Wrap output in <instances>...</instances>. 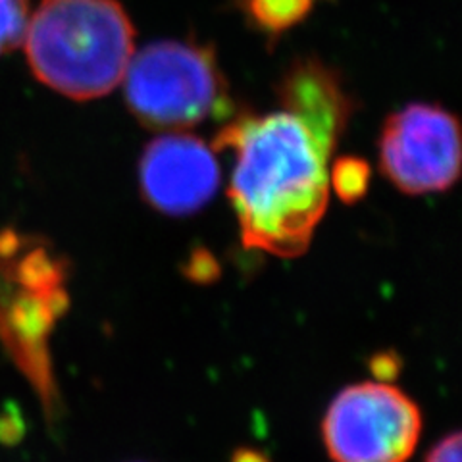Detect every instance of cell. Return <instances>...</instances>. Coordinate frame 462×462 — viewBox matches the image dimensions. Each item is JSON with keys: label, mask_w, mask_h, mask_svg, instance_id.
Listing matches in <instances>:
<instances>
[{"label": "cell", "mask_w": 462, "mask_h": 462, "mask_svg": "<svg viewBox=\"0 0 462 462\" xmlns=\"http://www.w3.org/2000/svg\"><path fill=\"white\" fill-rule=\"evenodd\" d=\"M278 100L282 110L231 120L214 149L236 151L227 195L245 247L293 258L324 218L329 158L355 105L337 71L314 58L285 71Z\"/></svg>", "instance_id": "cell-1"}, {"label": "cell", "mask_w": 462, "mask_h": 462, "mask_svg": "<svg viewBox=\"0 0 462 462\" xmlns=\"http://www.w3.org/2000/svg\"><path fill=\"white\" fill-rule=\"evenodd\" d=\"M135 29L118 0H41L23 39L33 76L74 100L112 93L132 62Z\"/></svg>", "instance_id": "cell-2"}, {"label": "cell", "mask_w": 462, "mask_h": 462, "mask_svg": "<svg viewBox=\"0 0 462 462\" xmlns=\"http://www.w3.org/2000/svg\"><path fill=\"white\" fill-rule=\"evenodd\" d=\"M125 103L144 127L183 132L231 112L226 78L210 47L158 41L132 56Z\"/></svg>", "instance_id": "cell-3"}, {"label": "cell", "mask_w": 462, "mask_h": 462, "mask_svg": "<svg viewBox=\"0 0 462 462\" xmlns=\"http://www.w3.org/2000/svg\"><path fill=\"white\" fill-rule=\"evenodd\" d=\"M322 430L336 462H404L420 438L422 416L397 387L366 382L343 389Z\"/></svg>", "instance_id": "cell-4"}, {"label": "cell", "mask_w": 462, "mask_h": 462, "mask_svg": "<svg viewBox=\"0 0 462 462\" xmlns=\"http://www.w3.org/2000/svg\"><path fill=\"white\" fill-rule=\"evenodd\" d=\"M462 166L457 116L439 105L412 103L385 120L380 135V168L407 195L447 191Z\"/></svg>", "instance_id": "cell-5"}, {"label": "cell", "mask_w": 462, "mask_h": 462, "mask_svg": "<svg viewBox=\"0 0 462 462\" xmlns=\"http://www.w3.org/2000/svg\"><path fill=\"white\" fill-rule=\"evenodd\" d=\"M143 199L166 216L205 208L220 187L214 149L193 135L171 132L151 141L139 162Z\"/></svg>", "instance_id": "cell-6"}, {"label": "cell", "mask_w": 462, "mask_h": 462, "mask_svg": "<svg viewBox=\"0 0 462 462\" xmlns=\"http://www.w3.org/2000/svg\"><path fill=\"white\" fill-rule=\"evenodd\" d=\"M314 0H245L249 18L266 33L280 35L305 20Z\"/></svg>", "instance_id": "cell-7"}, {"label": "cell", "mask_w": 462, "mask_h": 462, "mask_svg": "<svg viewBox=\"0 0 462 462\" xmlns=\"http://www.w3.org/2000/svg\"><path fill=\"white\" fill-rule=\"evenodd\" d=\"M370 183V168L365 161L355 156H341L334 162V170L329 171V185H334L336 193L343 202L360 200Z\"/></svg>", "instance_id": "cell-8"}, {"label": "cell", "mask_w": 462, "mask_h": 462, "mask_svg": "<svg viewBox=\"0 0 462 462\" xmlns=\"http://www.w3.org/2000/svg\"><path fill=\"white\" fill-rule=\"evenodd\" d=\"M29 23V0H0V56L23 45Z\"/></svg>", "instance_id": "cell-9"}, {"label": "cell", "mask_w": 462, "mask_h": 462, "mask_svg": "<svg viewBox=\"0 0 462 462\" xmlns=\"http://www.w3.org/2000/svg\"><path fill=\"white\" fill-rule=\"evenodd\" d=\"M426 462H460V433L455 431L453 436L443 438L430 451Z\"/></svg>", "instance_id": "cell-10"}, {"label": "cell", "mask_w": 462, "mask_h": 462, "mask_svg": "<svg viewBox=\"0 0 462 462\" xmlns=\"http://www.w3.org/2000/svg\"><path fill=\"white\" fill-rule=\"evenodd\" d=\"M372 370L380 380L387 382V380H393L395 375L399 374L401 363H399V358L395 355H385L383 353V355H378V356L372 358Z\"/></svg>", "instance_id": "cell-11"}, {"label": "cell", "mask_w": 462, "mask_h": 462, "mask_svg": "<svg viewBox=\"0 0 462 462\" xmlns=\"http://www.w3.org/2000/svg\"><path fill=\"white\" fill-rule=\"evenodd\" d=\"M231 462H270V460L263 453H258L254 449H237Z\"/></svg>", "instance_id": "cell-12"}]
</instances>
